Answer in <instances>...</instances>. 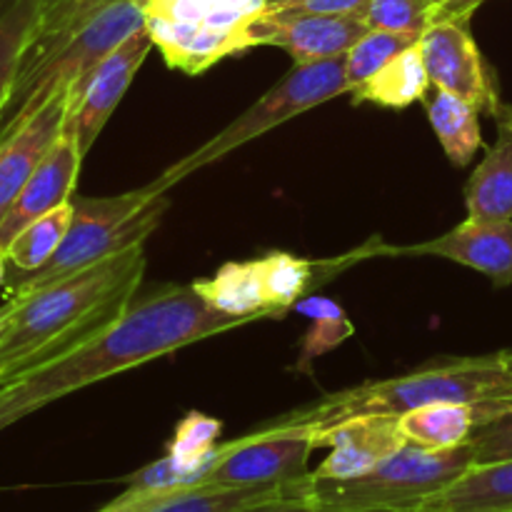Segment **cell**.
<instances>
[{"instance_id":"1","label":"cell","mask_w":512,"mask_h":512,"mask_svg":"<svg viewBox=\"0 0 512 512\" xmlns=\"http://www.w3.org/2000/svg\"><path fill=\"white\" fill-rule=\"evenodd\" d=\"M243 325L248 320L210 308L193 283L163 285L73 350L0 385V430L75 390Z\"/></svg>"},{"instance_id":"2","label":"cell","mask_w":512,"mask_h":512,"mask_svg":"<svg viewBox=\"0 0 512 512\" xmlns=\"http://www.w3.org/2000/svg\"><path fill=\"white\" fill-rule=\"evenodd\" d=\"M143 245L18 298L0 343V385L88 340L138 298Z\"/></svg>"},{"instance_id":"3","label":"cell","mask_w":512,"mask_h":512,"mask_svg":"<svg viewBox=\"0 0 512 512\" xmlns=\"http://www.w3.org/2000/svg\"><path fill=\"white\" fill-rule=\"evenodd\" d=\"M438 403H465L488 410L490 420L512 408V368L503 353L433 360L408 375L355 385L320 403L285 415L315 433L358 415H405ZM488 420V423H490Z\"/></svg>"},{"instance_id":"4","label":"cell","mask_w":512,"mask_h":512,"mask_svg":"<svg viewBox=\"0 0 512 512\" xmlns=\"http://www.w3.org/2000/svg\"><path fill=\"white\" fill-rule=\"evenodd\" d=\"M170 200L153 185L120 195H73V220L58 253L33 273L8 275L5 298L28 295L60 278L145 245L163 220Z\"/></svg>"},{"instance_id":"5","label":"cell","mask_w":512,"mask_h":512,"mask_svg":"<svg viewBox=\"0 0 512 512\" xmlns=\"http://www.w3.org/2000/svg\"><path fill=\"white\" fill-rule=\"evenodd\" d=\"M145 25V10L133 0H105L43 55L20 63L0 115V140L13 135L50 98L83 83L120 43Z\"/></svg>"},{"instance_id":"6","label":"cell","mask_w":512,"mask_h":512,"mask_svg":"<svg viewBox=\"0 0 512 512\" xmlns=\"http://www.w3.org/2000/svg\"><path fill=\"white\" fill-rule=\"evenodd\" d=\"M475 465L473 445L428 450L405 445L368 473L348 480L305 475L295 485V498L340 510H418L420 505Z\"/></svg>"},{"instance_id":"7","label":"cell","mask_w":512,"mask_h":512,"mask_svg":"<svg viewBox=\"0 0 512 512\" xmlns=\"http://www.w3.org/2000/svg\"><path fill=\"white\" fill-rule=\"evenodd\" d=\"M338 95H348V80H345V55L335 60H323V63H308V65H293L273 88L265 95H260L243 115L225 125L220 133L205 140L200 148L193 153L180 158L170 168H165L158 178L153 180V188L158 193H168L173 185L185 180L188 175L198 173L205 165L215 163V160L225 158L240 145L250 143V140L260 138L268 130L278 128L285 120L295 118V115L308 113L310 108L328 103V100L338 98Z\"/></svg>"},{"instance_id":"8","label":"cell","mask_w":512,"mask_h":512,"mask_svg":"<svg viewBox=\"0 0 512 512\" xmlns=\"http://www.w3.org/2000/svg\"><path fill=\"white\" fill-rule=\"evenodd\" d=\"M268 0H153L145 30L170 68L200 75L228 55L248 50L245 30Z\"/></svg>"},{"instance_id":"9","label":"cell","mask_w":512,"mask_h":512,"mask_svg":"<svg viewBox=\"0 0 512 512\" xmlns=\"http://www.w3.org/2000/svg\"><path fill=\"white\" fill-rule=\"evenodd\" d=\"M315 445V430L280 418L265 430L220 443L213 468L198 485L248 488V485H283L303 480Z\"/></svg>"},{"instance_id":"10","label":"cell","mask_w":512,"mask_h":512,"mask_svg":"<svg viewBox=\"0 0 512 512\" xmlns=\"http://www.w3.org/2000/svg\"><path fill=\"white\" fill-rule=\"evenodd\" d=\"M430 85L445 93L468 100L480 115H490L503 103L493 68L480 53L470 20H445L433 23L418 40Z\"/></svg>"},{"instance_id":"11","label":"cell","mask_w":512,"mask_h":512,"mask_svg":"<svg viewBox=\"0 0 512 512\" xmlns=\"http://www.w3.org/2000/svg\"><path fill=\"white\" fill-rule=\"evenodd\" d=\"M150 48H155L153 38L143 25L125 43H120L83 83L68 90L70 105L63 130L75 135L83 155H88L98 135L103 133L105 123L118 108L123 95L128 93L138 68L148 58Z\"/></svg>"},{"instance_id":"12","label":"cell","mask_w":512,"mask_h":512,"mask_svg":"<svg viewBox=\"0 0 512 512\" xmlns=\"http://www.w3.org/2000/svg\"><path fill=\"white\" fill-rule=\"evenodd\" d=\"M365 33L368 25L355 15H278L263 10L245 30V43L248 50L275 45L295 65H308L343 58Z\"/></svg>"},{"instance_id":"13","label":"cell","mask_w":512,"mask_h":512,"mask_svg":"<svg viewBox=\"0 0 512 512\" xmlns=\"http://www.w3.org/2000/svg\"><path fill=\"white\" fill-rule=\"evenodd\" d=\"M318 448L330 455L310 470L313 478L348 480L368 473L393 453L408 445L400 430V415H358L315 433Z\"/></svg>"},{"instance_id":"14","label":"cell","mask_w":512,"mask_h":512,"mask_svg":"<svg viewBox=\"0 0 512 512\" xmlns=\"http://www.w3.org/2000/svg\"><path fill=\"white\" fill-rule=\"evenodd\" d=\"M390 253L435 255L478 270L495 288L512 285V220L465 218L445 235L410 248H390Z\"/></svg>"},{"instance_id":"15","label":"cell","mask_w":512,"mask_h":512,"mask_svg":"<svg viewBox=\"0 0 512 512\" xmlns=\"http://www.w3.org/2000/svg\"><path fill=\"white\" fill-rule=\"evenodd\" d=\"M83 158L85 155L83 150H80L75 135L63 130L60 138L55 140L53 148H50L48 155L43 158V163H40L38 170L30 175L25 188L20 190L15 203L10 205V210L5 213L3 223H0V248L5 250V245H8L25 225H30L33 220L48 215L50 210L60 208V205H68L70 200H73Z\"/></svg>"},{"instance_id":"16","label":"cell","mask_w":512,"mask_h":512,"mask_svg":"<svg viewBox=\"0 0 512 512\" xmlns=\"http://www.w3.org/2000/svg\"><path fill=\"white\" fill-rule=\"evenodd\" d=\"M68 105L70 95L65 90V93L50 98L13 135L0 140V223L20 195V190L25 188L30 175L38 170L48 150L63 133Z\"/></svg>"},{"instance_id":"17","label":"cell","mask_w":512,"mask_h":512,"mask_svg":"<svg viewBox=\"0 0 512 512\" xmlns=\"http://www.w3.org/2000/svg\"><path fill=\"white\" fill-rule=\"evenodd\" d=\"M295 483L248 485V488H215V485H190L168 493L140 495L125 490L120 498L98 512H238L248 505L273 498H295Z\"/></svg>"},{"instance_id":"18","label":"cell","mask_w":512,"mask_h":512,"mask_svg":"<svg viewBox=\"0 0 512 512\" xmlns=\"http://www.w3.org/2000/svg\"><path fill=\"white\" fill-rule=\"evenodd\" d=\"M495 143L465 185V210L473 220H512V103L493 113Z\"/></svg>"},{"instance_id":"19","label":"cell","mask_w":512,"mask_h":512,"mask_svg":"<svg viewBox=\"0 0 512 512\" xmlns=\"http://www.w3.org/2000/svg\"><path fill=\"white\" fill-rule=\"evenodd\" d=\"M415 512H512V458L470 465Z\"/></svg>"},{"instance_id":"20","label":"cell","mask_w":512,"mask_h":512,"mask_svg":"<svg viewBox=\"0 0 512 512\" xmlns=\"http://www.w3.org/2000/svg\"><path fill=\"white\" fill-rule=\"evenodd\" d=\"M193 288L198 290V295L210 308L223 315H230V318H243L248 323L265 318H283V315L270 308L258 260L225 263L210 278L195 280Z\"/></svg>"},{"instance_id":"21","label":"cell","mask_w":512,"mask_h":512,"mask_svg":"<svg viewBox=\"0 0 512 512\" xmlns=\"http://www.w3.org/2000/svg\"><path fill=\"white\" fill-rule=\"evenodd\" d=\"M488 420V410L478 408V405L438 403L400 415V430L410 445L428 450H448L470 443L475 430Z\"/></svg>"},{"instance_id":"22","label":"cell","mask_w":512,"mask_h":512,"mask_svg":"<svg viewBox=\"0 0 512 512\" xmlns=\"http://www.w3.org/2000/svg\"><path fill=\"white\" fill-rule=\"evenodd\" d=\"M423 103L430 125H433L450 163L455 168H465V165L473 163L478 150L483 148L480 110L468 100L438 88L430 98L425 95Z\"/></svg>"},{"instance_id":"23","label":"cell","mask_w":512,"mask_h":512,"mask_svg":"<svg viewBox=\"0 0 512 512\" xmlns=\"http://www.w3.org/2000/svg\"><path fill=\"white\" fill-rule=\"evenodd\" d=\"M430 88V75L425 70L418 43L390 60L378 75L355 88L353 103H375L383 108H408L415 100H423Z\"/></svg>"},{"instance_id":"24","label":"cell","mask_w":512,"mask_h":512,"mask_svg":"<svg viewBox=\"0 0 512 512\" xmlns=\"http://www.w3.org/2000/svg\"><path fill=\"white\" fill-rule=\"evenodd\" d=\"M73 220V200L68 205L50 210L43 218L33 220L25 225L8 245H5V255H8V275L18 273H33V270L43 268L55 253H58L60 243L65 240Z\"/></svg>"},{"instance_id":"25","label":"cell","mask_w":512,"mask_h":512,"mask_svg":"<svg viewBox=\"0 0 512 512\" xmlns=\"http://www.w3.org/2000/svg\"><path fill=\"white\" fill-rule=\"evenodd\" d=\"M293 310L308 315L313 320L308 335L303 338V345H300L298 363H295V370L298 373L310 375V368H313V360L325 355L328 350L338 348L340 343L353 335V323L348 320L345 310L340 308L335 300L323 298V295H308V298H300L298 303L293 305Z\"/></svg>"},{"instance_id":"26","label":"cell","mask_w":512,"mask_h":512,"mask_svg":"<svg viewBox=\"0 0 512 512\" xmlns=\"http://www.w3.org/2000/svg\"><path fill=\"white\" fill-rule=\"evenodd\" d=\"M260 273H263L265 295L275 313L285 315L293 310L303 295H310L318 280L320 263L298 258L290 253H268L265 258H258Z\"/></svg>"},{"instance_id":"27","label":"cell","mask_w":512,"mask_h":512,"mask_svg":"<svg viewBox=\"0 0 512 512\" xmlns=\"http://www.w3.org/2000/svg\"><path fill=\"white\" fill-rule=\"evenodd\" d=\"M43 0H15L3 15H0V115L13 90L15 75H18L20 60L28 48L33 30L40 18Z\"/></svg>"},{"instance_id":"28","label":"cell","mask_w":512,"mask_h":512,"mask_svg":"<svg viewBox=\"0 0 512 512\" xmlns=\"http://www.w3.org/2000/svg\"><path fill=\"white\" fill-rule=\"evenodd\" d=\"M418 38L413 35L388 33V30H368L353 48L345 53V80H348V95L355 88L368 83L378 75L390 60L398 58L403 50L413 48Z\"/></svg>"},{"instance_id":"29","label":"cell","mask_w":512,"mask_h":512,"mask_svg":"<svg viewBox=\"0 0 512 512\" xmlns=\"http://www.w3.org/2000/svg\"><path fill=\"white\" fill-rule=\"evenodd\" d=\"M100 3H105V0H50V3H45L40 8L38 25H35L33 38H30L20 63H28V60L43 55L50 45H55L70 30L78 28Z\"/></svg>"},{"instance_id":"30","label":"cell","mask_w":512,"mask_h":512,"mask_svg":"<svg viewBox=\"0 0 512 512\" xmlns=\"http://www.w3.org/2000/svg\"><path fill=\"white\" fill-rule=\"evenodd\" d=\"M220 433L223 423L208 418L203 413H190L183 423L175 428L173 440L168 443V453L190 465H210L213 468L215 458L220 453Z\"/></svg>"},{"instance_id":"31","label":"cell","mask_w":512,"mask_h":512,"mask_svg":"<svg viewBox=\"0 0 512 512\" xmlns=\"http://www.w3.org/2000/svg\"><path fill=\"white\" fill-rule=\"evenodd\" d=\"M363 20L368 30H388L420 40L433 23V15L428 0H370Z\"/></svg>"},{"instance_id":"32","label":"cell","mask_w":512,"mask_h":512,"mask_svg":"<svg viewBox=\"0 0 512 512\" xmlns=\"http://www.w3.org/2000/svg\"><path fill=\"white\" fill-rule=\"evenodd\" d=\"M475 463H495V460L512 458V408L500 413L490 423L475 430L473 440Z\"/></svg>"},{"instance_id":"33","label":"cell","mask_w":512,"mask_h":512,"mask_svg":"<svg viewBox=\"0 0 512 512\" xmlns=\"http://www.w3.org/2000/svg\"><path fill=\"white\" fill-rule=\"evenodd\" d=\"M370 0H268L265 10L278 15H355L363 18Z\"/></svg>"},{"instance_id":"34","label":"cell","mask_w":512,"mask_h":512,"mask_svg":"<svg viewBox=\"0 0 512 512\" xmlns=\"http://www.w3.org/2000/svg\"><path fill=\"white\" fill-rule=\"evenodd\" d=\"M238 512H413V510H340V508H328V505L313 503V500L305 498H273L265 500V503L248 505V508Z\"/></svg>"},{"instance_id":"35","label":"cell","mask_w":512,"mask_h":512,"mask_svg":"<svg viewBox=\"0 0 512 512\" xmlns=\"http://www.w3.org/2000/svg\"><path fill=\"white\" fill-rule=\"evenodd\" d=\"M483 3H488V0H428L433 23H445V20H470L475 10Z\"/></svg>"},{"instance_id":"36","label":"cell","mask_w":512,"mask_h":512,"mask_svg":"<svg viewBox=\"0 0 512 512\" xmlns=\"http://www.w3.org/2000/svg\"><path fill=\"white\" fill-rule=\"evenodd\" d=\"M15 308H18V298H5V303L0 305V343H3L5 333H8V325L13 320Z\"/></svg>"},{"instance_id":"37","label":"cell","mask_w":512,"mask_h":512,"mask_svg":"<svg viewBox=\"0 0 512 512\" xmlns=\"http://www.w3.org/2000/svg\"><path fill=\"white\" fill-rule=\"evenodd\" d=\"M5 280H8V255L0 248V288H5Z\"/></svg>"},{"instance_id":"38","label":"cell","mask_w":512,"mask_h":512,"mask_svg":"<svg viewBox=\"0 0 512 512\" xmlns=\"http://www.w3.org/2000/svg\"><path fill=\"white\" fill-rule=\"evenodd\" d=\"M13 3H15V0H0V15H3L5 10H8Z\"/></svg>"},{"instance_id":"39","label":"cell","mask_w":512,"mask_h":512,"mask_svg":"<svg viewBox=\"0 0 512 512\" xmlns=\"http://www.w3.org/2000/svg\"><path fill=\"white\" fill-rule=\"evenodd\" d=\"M133 3H135V5H140V8L145 10V8H148L150 3H153V0H133Z\"/></svg>"},{"instance_id":"40","label":"cell","mask_w":512,"mask_h":512,"mask_svg":"<svg viewBox=\"0 0 512 512\" xmlns=\"http://www.w3.org/2000/svg\"><path fill=\"white\" fill-rule=\"evenodd\" d=\"M505 358H508V363H510V368H512V350H505Z\"/></svg>"},{"instance_id":"41","label":"cell","mask_w":512,"mask_h":512,"mask_svg":"<svg viewBox=\"0 0 512 512\" xmlns=\"http://www.w3.org/2000/svg\"><path fill=\"white\" fill-rule=\"evenodd\" d=\"M45 3H50V0H43V5H45ZM43 5H40V8H43Z\"/></svg>"}]
</instances>
